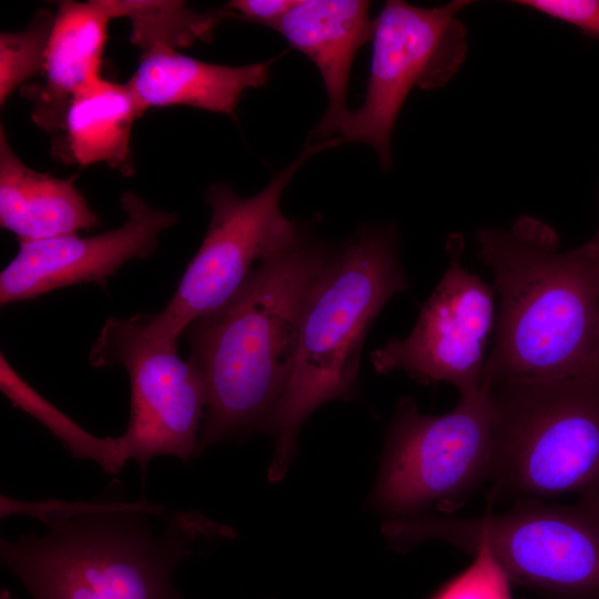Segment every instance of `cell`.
<instances>
[{
	"label": "cell",
	"mask_w": 599,
	"mask_h": 599,
	"mask_svg": "<svg viewBox=\"0 0 599 599\" xmlns=\"http://www.w3.org/2000/svg\"><path fill=\"white\" fill-rule=\"evenodd\" d=\"M336 251L302 234L186 327L187 361L206 394L196 456L217 443L271 434L295 367L305 307Z\"/></svg>",
	"instance_id": "6da1fadb"
},
{
	"label": "cell",
	"mask_w": 599,
	"mask_h": 599,
	"mask_svg": "<svg viewBox=\"0 0 599 599\" xmlns=\"http://www.w3.org/2000/svg\"><path fill=\"white\" fill-rule=\"evenodd\" d=\"M500 298L480 389L599 374V275L592 246L559 251L547 223L524 215L475 234Z\"/></svg>",
	"instance_id": "7a4b0ae2"
},
{
	"label": "cell",
	"mask_w": 599,
	"mask_h": 599,
	"mask_svg": "<svg viewBox=\"0 0 599 599\" xmlns=\"http://www.w3.org/2000/svg\"><path fill=\"white\" fill-rule=\"evenodd\" d=\"M48 535L0 541L1 565L32 599H185L175 568L203 539L233 530L196 511L138 501H75Z\"/></svg>",
	"instance_id": "3957f363"
},
{
	"label": "cell",
	"mask_w": 599,
	"mask_h": 599,
	"mask_svg": "<svg viewBox=\"0 0 599 599\" xmlns=\"http://www.w3.org/2000/svg\"><path fill=\"white\" fill-rule=\"evenodd\" d=\"M408 287L394 227H363L337 247L305 307L295 367L270 434L272 481L286 473L306 418L324 403L357 393L368 329L386 303Z\"/></svg>",
	"instance_id": "277c9868"
},
{
	"label": "cell",
	"mask_w": 599,
	"mask_h": 599,
	"mask_svg": "<svg viewBox=\"0 0 599 599\" xmlns=\"http://www.w3.org/2000/svg\"><path fill=\"white\" fill-rule=\"evenodd\" d=\"M484 390L495 412L491 501L599 498V374Z\"/></svg>",
	"instance_id": "5b68a950"
},
{
	"label": "cell",
	"mask_w": 599,
	"mask_h": 599,
	"mask_svg": "<svg viewBox=\"0 0 599 599\" xmlns=\"http://www.w3.org/2000/svg\"><path fill=\"white\" fill-rule=\"evenodd\" d=\"M382 529L398 551L427 540L471 555L483 547L510 585L599 599V498H579L570 506L524 499L500 514H425L387 520Z\"/></svg>",
	"instance_id": "8992f818"
},
{
	"label": "cell",
	"mask_w": 599,
	"mask_h": 599,
	"mask_svg": "<svg viewBox=\"0 0 599 599\" xmlns=\"http://www.w3.org/2000/svg\"><path fill=\"white\" fill-rule=\"evenodd\" d=\"M335 140L307 145L251 197L238 196L229 184H212L205 193L211 210L206 233L175 293L159 313L114 317L119 329L141 343L177 346L194 319L225 303L261 262L292 246L302 233L282 212L281 197L298 169L315 153L338 145Z\"/></svg>",
	"instance_id": "52a82bcc"
},
{
	"label": "cell",
	"mask_w": 599,
	"mask_h": 599,
	"mask_svg": "<svg viewBox=\"0 0 599 599\" xmlns=\"http://www.w3.org/2000/svg\"><path fill=\"white\" fill-rule=\"evenodd\" d=\"M494 441L495 412L484 389L437 416L420 414L412 397H402L368 507L388 520L432 508L450 515L488 481Z\"/></svg>",
	"instance_id": "ba28073f"
},
{
	"label": "cell",
	"mask_w": 599,
	"mask_h": 599,
	"mask_svg": "<svg viewBox=\"0 0 599 599\" xmlns=\"http://www.w3.org/2000/svg\"><path fill=\"white\" fill-rule=\"evenodd\" d=\"M469 3L455 0L420 8L390 0L384 4L374 21L365 100L341 124L338 143H366L384 170L392 166V132L412 89L444 87L465 60L466 29L457 13Z\"/></svg>",
	"instance_id": "9c48e42d"
},
{
	"label": "cell",
	"mask_w": 599,
	"mask_h": 599,
	"mask_svg": "<svg viewBox=\"0 0 599 599\" xmlns=\"http://www.w3.org/2000/svg\"><path fill=\"white\" fill-rule=\"evenodd\" d=\"M463 247L461 234L448 237L449 265L413 331L372 353L378 374L403 370L423 384L446 382L459 397L480 392L485 351L496 322L495 288L463 267Z\"/></svg>",
	"instance_id": "30bf717a"
},
{
	"label": "cell",
	"mask_w": 599,
	"mask_h": 599,
	"mask_svg": "<svg viewBox=\"0 0 599 599\" xmlns=\"http://www.w3.org/2000/svg\"><path fill=\"white\" fill-rule=\"evenodd\" d=\"M94 367L121 365L131 397L125 432L119 436L124 457L145 473L156 456L184 463L197 455L206 394L200 373L179 357L177 346L150 345L122 333L109 317L89 354Z\"/></svg>",
	"instance_id": "8fae6325"
},
{
	"label": "cell",
	"mask_w": 599,
	"mask_h": 599,
	"mask_svg": "<svg viewBox=\"0 0 599 599\" xmlns=\"http://www.w3.org/2000/svg\"><path fill=\"white\" fill-rule=\"evenodd\" d=\"M120 205L124 223L101 234L19 240L18 253L0 273L1 305L81 283L105 287L125 263L150 256L162 232L177 222L176 213L154 209L131 191Z\"/></svg>",
	"instance_id": "7c38bea8"
},
{
	"label": "cell",
	"mask_w": 599,
	"mask_h": 599,
	"mask_svg": "<svg viewBox=\"0 0 599 599\" xmlns=\"http://www.w3.org/2000/svg\"><path fill=\"white\" fill-rule=\"evenodd\" d=\"M369 6L363 0H300L275 29L321 72L328 105L315 130L319 136L338 133L349 113L346 97L352 63L374 33Z\"/></svg>",
	"instance_id": "4fadbf2b"
},
{
	"label": "cell",
	"mask_w": 599,
	"mask_h": 599,
	"mask_svg": "<svg viewBox=\"0 0 599 599\" xmlns=\"http://www.w3.org/2000/svg\"><path fill=\"white\" fill-rule=\"evenodd\" d=\"M273 61L222 65L185 55L174 48L156 47L142 53L126 83L144 111L189 105L234 118L244 92L265 84Z\"/></svg>",
	"instance_id": "5bb4252c"
},
{
	"label": "cell",
	"mask_w": 599,
	"mask_h": 599,
	"mask_svg": "<svg viewBox=\"0 0 599 599\" xmlns=\"http://www.w3.org/2000/svg\"><path fill=\"white\" fill-rule=\"evenodd\" d=\"M110 20L101 0L59 2L47 47L45 81L30 94L33 121L42 129L61 130L72 98L102 79Z\"/></svg>",
	"instance_id": "9a60e30c"
},
{
	"label": "cell",
	"mask_w": 599,
	"mask_h": 599,
	"mask_svg": "<svg viewBox=\"0 0 599 599\" xmlns=\"http://www.w3.org/2000/svg\"><path fill=\"white\" fill-rule=\"evenodd\" d=\"M99 222L72 180L27 166L0 130V225L17 240L34 241L78 234Z\"/></svg>",
	"instance_id": "2e32d148"
},
{
	"label": "cell",
	"mask_w": 599,
	"mask_h": 599,
	"mask_svg": "<svg viewBox=\"0 0 599 599\" xmlns=\"http://www.w3.org/2000/svg\"><path fill=\"white\" fill-rule=\"evenodd\" d=\"M144 112L128 83L100 79L67 108L62 130L68 155L81 166L103 163L132 173L131 131Z\"/></svg>",
	"instance_id": "e0dca14e"
},
{
	"label": "cell",
	"mask_w": 599,
	"mask_h": 599,
	"mask_svg": "<svg viewBox=\"0 0 599 599\" xmlns=\"http://www.w3.org/2000/svg\"><path fill=\"white\" fill-rule=\"evenodd\" d=\"M111 20L131 21L130 41L142 53L156 47L182 48L211 41L226 12H197L176 0H101Z\"/></svg>",
	"instance_id": "ac0fdd59"
},
{
	"label": "cell",
	"mask_w": 599,
	"mask_h": 599,
	"mask_svg": "<svg viewBox=\"0 0 599 599\" xmlns=\"http://www.w3.org/2000/svg\"><path fill=\"white\" fill-rule=\"evenodd\" d=\"M0 388L14 407L45 426L73 458L92 460L108 474H118L124 467L126 459L118 437L101 438L83 429L24 382L3 354L0 355Z\"/></svg>",
	"instance_id": "d6986e66"
},
{
	"label": "cell",
	"mask_w": 599,
	"mask_h": 599,
	"mask_svg": "<svg viewBox=\"0 0 599 599\" xmlns=\"http://www.w3.org/2000/svg\"><path fill=\"white\" fill-rule=\"evenodd\" d=\"M54 14L39 10L22 31L0 34V104L32 77L44 71Z\"/></svg>",
	"instance_id": "ffe728a7"
},
{
	"label": "cell",
	"mask_w": 599,
	"mask_h": 599,
	"mask_svg": "<svg viewBox=\"0 0 599 599\" xmlns=\"http://www.w3.org/2000/svg\"><path fill=\"white\" fill-rule=\"evenodd\" d=\"M474 557L435 599H511L510 582L491 554L481 547Z\"/></svg>",
	"instance_id": "44dd1931"
},
{
	"label": "cell",
	"mask_w": 599,
	"mask_h": 599,
	"mask_svg": "<svg viewBox=\"0 0 599 599\" xmlns=\"http://www.w3.org/2000/svg\"><path fill=\"white\" fill-rule=\"evenodd\" d=\"M515 3L576 26L583 33L599 38V0H519Z\"/></svg>",
	"instance_id": "7402d4cb"
},
{
	"label": "cell",
	"mask_w": 599,
	"mask_h": 599,
	"mask_svg": "<svg viewBox=\"0 0 599 599\" xmlns=\"http://www.w3.org/2000/svg\"><path fill=\"white\" fill-rule=\"evenodd\" d=\"M300 0H233L225 9L236 17L274 30Z\"/></svg>",
	"instance_id": "603a6c76"
},
{
	"label": "cell",
	"mask_w": 599,
	"mask_h": 599,
	"mask_svg": "<svg viewBox=\"0 0 599 599\" xmlns=\"http://www.w3.org/2000/svg\"><path fill=\"white\" fill-rule=\"evenodd\" d=\"M589 244L592 246V248L595 251L597 268H598V275H599V242H595V241L590 240Z\"/></svg>",
	"instance_id": "cb8c5ba5"
},
{
	"label": "cell",
	"mask_w": 599,
	"mask_h": 599,
	"mask_svg": "<svg viewBox=\"0 0 599 599\" xmlns=\"http://www.w3.org/2000/svg\"><path fill=\"white\" fill-rule=\"evenodd\" d=\"M0 599H17L11 596V593L7 589H2L0 592Z\"/></svg>",
	"instance_id": "d4e9b609"
},
{
	"label": "cell",
	"mask_w": 599,
	"mask_h": 599,
	"mask_svg": "<svg viewBox=\"0 0 599 599\" xmlns=\"http://www.w3.org/2000/svg\"><path fill=\"white\" fill-rule=\"evenodd\" d=\"M591 240L595 241V242H599V227H598L595 236Z\"/></svg>",
	"instance_id": "484cf974"
}]
</instances>
